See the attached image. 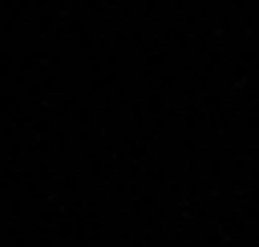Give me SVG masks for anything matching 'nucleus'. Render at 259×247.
<instances>
[]
</instances>
